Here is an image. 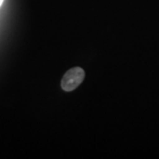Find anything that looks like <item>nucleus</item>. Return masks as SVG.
<instances>
[{"mask_svg": "<svg viewBox=\"0 0 159 159\" xmlns=\"http://www.w3.org/2000/svg\"><path fill=\"white\" fill-rule=\"evenodd\" d=\"M85 73L80 67H74L68 70L63 76L61 80V88L65 91H72L78 88L83 81Z\"/></svg>", "mask_w": 159, "mask_h": 159, "instance_id": "f257e3e1", "label": "nucleus"}]
</instances>
